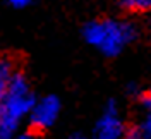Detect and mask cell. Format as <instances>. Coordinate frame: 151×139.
Segmentation results:
<instances>
[{"mask_svg":"<svg viewBox=\"0 0 151 139\" xmlns=\"http://www.w3.org/2000/svg\"><path fill=\"white\" fill-rule=\"evenodd\" d=\"M36 98L33 96L28 79L16 72L5 96L0 100V139H14L21 120L29 115Z\"/></svg>","mask_w":151,"mask_h":139,"instance_id":"obj_1","label":"cell"},{"mask_svg":"<svg viewBox=\"0 0 151 139\" xmlns=\"http://www.w3.org/2000/svg\"><path fill=\"white\" fill-rule=\"evenodd\" d=\"M86 43L94 46L106 57H117L125 46L137 36V29L132 22L117 19L89 21L83 28Z\"/></svg>","mask_w":151,"mask_h":139,"instance_id":"obj_2","label":"cell"},{"mask_svg":"<svg viewBox=\"0 0 151 139\" xmlns=\"http://www.w3.org/2000/svg\"><path fill=\"white\" fill-rule=\"evenodd\" d=\"M124 132V122L119 115L117 103L110 100L105 107L101 117L98 119L96 125L93 129V138L91 139H122Z\"/></svg>","mask_w":151,"mask_h":139,"instance_id":"obj_3","label":"cell"},{"mask_svg":"<svg viewBox=\"0 0 151 139\" xmlns=\"http://www.w3.org/2000/svg\"><path fill=\"white\" fill-rule=\"evenodd\" d=\"M58 113H60V100L55 94L43 96L41 100L35 102L29 112V124L38 130H45L55 124Z\"/></svg>","mask_w":151,"mask_h":139,"instance_id":"obj_4","label":"cell"},{"mask_svg":"<svg viewBox=\"0 0 151 139\" xmlns=\"http://www.w3.org/2000/svg\"><path fill=\"white\" fill-rule=\"evenodd\" d=\"M14 74H16V71H14L12 60L2 57V58H0V100L5 96V93L9 89V84H10V81H12Z\"/></svg>","mask_w":151,"mask_h":139,"instance_id":"obj_5","label":"cell"},{"mask_svg":"<svg viewBox=\"0 0 151 139\" xmlns=\"http://www.w3.org/2000/svg\"><path fill=\"white\" fill-rule=\"evenodd\" d=\"M124 9L129 10H151V0H119Z\"/></svg>","mask_w":151,"mask_h":139,"instance_id":"obj_6","label":"cell"},{"mask_svg":"<svg viewBox=\"0 0 151 139\" xmlns=\"http://www.w3.org/2000/svg\"><path fill=\"white\" fill-rule=\"evenodd\" d=\"M122 139H146V136H144V132L141 130V127L137 125V127H131V129L125 130Z\"/></svg>","mask_w":151,"mask_h":139,"instance_id":"obj_7","label":"cell"},{"mask_svg":"<svg viewBox=\"0 0 151 139\" xmlns=\"http://www.w3.org/2000/svg\"><path fill=\"white\" fill-rule=\"evenodd\" d=\"M141 130L144 132V136H146V139L151 138V112H146V117L142 119L141 122Z\"/></svg>","mask_w":151,"mask_h":139,"instance_id":"obj_8","label":"cell"},{"mask_svg":"<svg viewBox=\"0 0 151 139\" xmlns=\"http://www.w3.org/2000/svg\"><path fill=\"white\" fill-rule=\"evenodd\" d=\"M29 2L31 0H9V4L16 9H24L26 5H29Z\"/></svg>","mask_w":151,"mask_h":139,"instance_id":"obj_9","label":"cell"},{"mask_svg":"<svg viewBox=\"0 0 151 139\" xmlns=\"http://www.w3.org/2000/svg\"><path fill=\"white\" fill-rule=\"evenodd\" d=\"M141 103H142V107H144V110L151 112V93H148V94L141 96Z\"/></svg>","mask_w":151,"mask_h":139,"instance_id":"obj_10","label":"cell"},{"mask_svg":"<svg viewBox=\"0 0 151 139\" xmlns=\"http://www.w3.org/2000/svg\"><path fill=\"white\" fill-rule=\"evenodd\" d=\"M69 139H89V138L84 136V134H81V132H74V134L69 136Z\"/></svg>","mask_w":151,"mask_h":139,"instance_id":"obj_11","label":"cell"},{"mask_svg":"<svg viewBox=\"0 0 151 139\" xmlns=\"http://www.w3.org/2000/svg\"><path fill=\"white\" fill-rule=\"evenodd\" d=\"M14 139H35L31 134H21V136H16Z\"/></svg>","mask_w":151,"mask_h":139,"instance_id":"obj_12","label":"cell"},{"mask_svg":"<svg viewBox=\"0 0 151 139\" xmlns=\"http://www.w3.org/2000/svg\"><path fill=\"white\" fill-rule=\"evenodd\" d=\"M150 24H151V22H150Z\"/></svg>","mask_w":151,"mask_h":139,"instance_id":"obj_13","label":"cell"},{"mask_svg":"<svg viewBox=\"0 0 151 139\" xmlns=\"http://www.w3.org/2000/svg\"><path fill=\"white\" fill-rule=\"evenodd\" d=\"M150 93H151V91H150Z\"/></svg>","mask_w":151,"mask_h":139,"instance_id":"obj_14","label":"cell"}]
</instances>
